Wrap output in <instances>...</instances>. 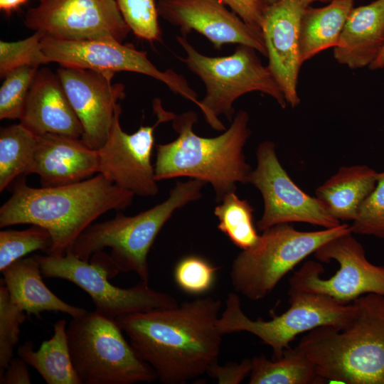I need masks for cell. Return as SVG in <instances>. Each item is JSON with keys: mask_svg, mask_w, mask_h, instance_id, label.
Masks as SVG:
<instances>
[{"mask_svg": "<svg viewBox=\"0 0 384 384\" xmlns=\"http://www.w3.org/2000/svg\"><path fill=\"white\" fill-rule=\"evenodd\" d=\"M220 299L211 297L115 319L137 356L164 384H183L218 363Z\"/></svg>", "mask_w": 384, "mask_h": 384, "instance_id": "cell-1", "label": "cell"}, {"mask_svg": "<svg viewBox=\"0 0 384 384\" xmlns=\"http://www.w3.org/2000/svg\"><path fill=\"white\" fill-rule=\"evenodd\" d=\"M134 194L118 187L102 174L55 187L33 188L18 178L11 196L0 208V227L37 225L51 234L47 255L61 256L72 250L80 235L110 210L129 207Z\"/></svg>", "mask_w": 384, "mask_h": 384, "instance_id": "cell-2", "label": "cell"}, {"mask_svg": "<svg viewBox=\"0 0 384 384\" xmlns=\"http://www.w3.org/2000/svg\"><path fill=\"white\" fill-rule=\"evenodd\" d=\"M197 120L193 111L175 115L172 126L178 137L169 143L156 145L155 179L190 177L209 183L216 201L220 202L227 193L235 191L236 183L250 181L252 170L243 154L250 136L249 115L240 110L230 127L213 138L201 137L193 132Z\"/></svg>", "mask_w": 384, "mask_h": 384, "instance_id": "cell-3", "label": "cell"}, {"mask_svg": "<svg viewBox=\"0 0 384 384\" xmlns=\"http://www.w3.org/2000/svg\"><path fill=\"white\" fill-rule=\"evenodd\" d=\"M353 303L355 312L344 327H316L297 346L326 380L384 384V295L365 294Z\"/></svg>", "mask_w": 384, "mask_h": 384, "instance_id": "cell-4", "label": "cell"}, {"mask_svg": "<svg viewBox=\"0 0 384 384\" xmlns=\"http://www.w3.org/2000/svg\"><path fill=\"white\" fill-rule=\"evenodd\" d=\"M206 184L196 178L177 182L164 201L146 210L133 216L118 213L112 219L92 223L71 250L78 258L89 261L94 253L110 247V260L119 272H134L148 283L147 255L158 234L175 210L201 198Z\"/></svg>", "mask_w": 384, "mask_h": 384, "instance_id": "cell-5", "label": "cell"}, {"mask_svg": "<svg viewBox=\"0 0 384 384\" xmlns=\"http://www.w3.org/2000/svg\"><path fill=\"white\" fill-rule=\"evenodd\" d=\"M176 41L186 54L185 58L178 57L179 60L198 76L206 86V95L200 100L198 107L206 122L215 130L225 129L218 117L225 116L232 122L234 102L250 92H262L274 99L281 107H287L279 85L253 48L238 45L230 55L209 57L199 53L186 36H176Z\"/></svg>", "mask_w": 384, "mask_h": 384, "instance_id": "cell-6", "label": "cell"}, {"mask_svg": "<svg viewBox=\"0 0 384 384\" xmlns=\"http://www.w3.org/2000/svg\"><path fill=\"white\" fill-rule=\"evenodd\" d=\"M70 354L81 384H133L157 380L124 338L115 319L95 311L74 317L67 328Z\"/></svg>", "mask_w": 384, "mask_h": 384, "instance_id": "cell-7", "label": "cell"}, {"mask_svg": "<svg viewBox=\"0 0 384 384\" xmlns=\"http://www.w3.org/2000/svg\"><path fill=\"white\" fill-rule=\"evenodd\" d=\"M349 232L351 227L346 223L317 231H299L289 223L274 225L234 259L230 272L232 285L249 299H264L304 258L329 240Z\"/></svg>", "mask_w": 384, "mask_h": 384, "instance_id": "cell-8", "label": "cell"}, {"mask_svg": "<svg viewBox=\"0 0 384 384\" xmlns=\"http://www.w3.org/2000/svg\"><path fill=\"white\" fill-rule=\"evenodd\" d=\"M43 278L68 280L80 287L91 297L95 311L111 319L137 312L178 305L173 296L154 290L140 281L130 288H119L109 282L119 270L109 255L102 250L94 253L90 262L78 258L69 250L61 256L35 255Z\"/></svg>", "mask_w": 384, "mask_h": 384, "instance_id": "cell-9", "label": "cell"}, {"mask_svg": "<svg viewBox=\"0 0 384 384\" xmlns=\"http://www.w3.org/2000/svg\"><path fill=\"white\" fill-rule=\"evenodd\" d=\"M288 294L290 307L285 312L269 321H254L242 311L239 297L229 293L218 320L219 331L223 335L249 332L270 346L277 359L299 334L322 326L343 328L355 312L353 302L342 304L324 295L289 289Z\"/></svg>", "mask_w": 384, "mask_h": 384, "instance_id": "cell-10", "label": "cell"}, {"mask_svg": "<svg viewBox=\"0 0 384 384\" xmlns=\"http://www.w3.org/2000/svg\"><path fill=\"white\" fill-rule=\"evenodd\" d=\"M352 233L329 240L314 253L319 262L339 264L333 276L321 278L323 266L309 260L291 277L289 289L324 295L342 304H350L365 294L384 295V266L367 260L363 247Z\"/></svg>", "mask_w": 384, "mask_h": 384, "instance_id": "cell-11", "label": "cell"}, {"mask_svg": "<svg viewBox=\"0 0 384 384\" xmlns=\"http://www.w3.org/2000/svg\"><path fill=\"white\" fill-rule=\"evenodd\" d=\"M43 50L50 62L60 66L91 69L99 72H134L164 83L173 92L193 102L200 100L186 80L172 70L161 71L146 53L114 39L62 40L44 36Z\"/></svg>", "mask_w": 384, "mask_h": 384, "instance_id": "cell-12", "label": "cell"}, {"mask_svg": "<svg viewBox=\"0 0 384 384\" xmlns=\"http://www.w3.org/2000/svg\"><path fill=\"white\" fill-rule=\"evenodd\" d=\"M257 167L250 183L261 193L264 211L257 223L260 231L292 222L306 223L332 228L341 222L332 216L322 203L299 188L281 165L274 144L264 141L256 151Z\"/></svg>", "mask_w": 384, "mask_h": 384, "instance_id": "cell-13", "label": "cell"}, {"mask_svg": "<svg viewBox=\"0 0 384 384\" xmlns=\"http://www.w3.org/2000/svg\"><path fill=\"white\" fill-rule=\"evenodd\" d=\"M153 108L158 117L156 123L141 126L134 133L127 134L120 125L122 108L118 103L107 141L97 150L98 173L118 187L142 197L154 196L159 192L154 166L151 162L154 129L176 115L166 111L159 99L154 100Z\"/></svg>", "mask_w": 384, "mask_h": 384, "instance_id": "cell-14", "label": "cell"}, {"mask_svg": "<svg viewBox=\"0 0 384 384\" xmlns=\"http://www.w3.org/2000/svg\"><path fill=\"white\" fill-rule=\"evenodd\" d=\"M26 12L24 24L62 40L110 38L122 42L130 29L116 0H38Z\"/></svg>", "mask_w": 384, "mask_h": 384, "instance_id": "cell-15", "label": "cell"}, {"mask_svg": "<svg viewBox=\"0 0 384 384\" xmlns=\"http://www.w3.org/2000/svg\"><path fill=\"white\" fill-rule=\"evenodd\" d=\"M57 75L82 124V141L100 149L108 137L117 102L125 96L124 85L112 84L111 72L60 66Z\"/></svg>", "mask_w": 384, "mask_h": 384, "instance_id": "cell-16", "label": "cell"}, {"mask_svg": "<svg viewBox=\"0 0 384 384\" xmlns=\"http://www.w3.org/2000/svg\"><path fill=\"white\" fill-rule=\"evenodd\" d=\"M157 10L183 36L195 31L216 49L228 43L245 45L267 57L262 31L248 26L219 0H159Z\"/></svg>", "mask_w": 384, "mask_h": 384, "instance_id": "cell-17", "label": "cell"}, {"mask_svg": "<svg viewBox=\"0 0 384 384\" xmlns=\"http://www.w3.org/2000/svg\"><path fill=\"white\" fill-rule=\"evenodd\" d=\"M306 7L302 0H278L267 6L262 26L267 66L292 107L300 102L297 82L302 63L299 36Z\"/></svg>", "mask_w": 384, "mask_h": 384, "instance_id": "cell-18", "label": "cell"}, {"mask_svg": "<svg viewBox=\"0 0 384 384\" xmlns=\"http://www.w3.org/2000/svg\"><path fill=\"white\" fill-rule=\"evenodd\" d=\"M97 150L81 139L62 134L37 135L36 147L26 176L40 177L41 187H55L77 183L98 174Z\"/></svg>", "mask_w": 384, "mask_h": 384, "instance_id": "cell-19", "label": "cell"}, {"mask_svg": "<svg viewBox=\"0 0 384 384\" xmlns=\"http://www.w3.org/2000/svg\"><path fill=\"white\" fill-rule=\"evenodd\" d=\"M19 120L36 135L52 133L81 138L83 134L57 73L48 68L38 70Z\"/></svg>", "mask_w": 384, "mask_h": 384, "instance_id": "cell-20", "label": "cell"}, {"mask_svg": "<svg viewBox=\"0 0 384 384\" xmlns=\"http://www.w3.org/2000/svg\"><path fill=\"white\" fill-rule=\"evenodd\" d=\"M384 45V0L353 8L334 48V56L351 69L369 66Z\"/></svg>", "mask_w": 384, "mask_h": 384, "instance_id": "cell-21", "label": "cell"}, {"mask_svg": "<svg viewBox=\"0 0 384 384\" xmlns=\"http://www.w3.org/2000/svg\"><path fill=\"white\" fill-rule=\"evenodd\" d=\"M1 272L11 300L28 315L39 316L41 312L48 311L74 318L87 312L65 302L46 287L35 255L15 261Z\"/></svg>", "mask_w": 384, "mask_h": 384, "instance_id": "cell-22", "label": "cell"}, {"mask_svg": "<svg viewBox=\"0 0 384 384\" xmlns=\"http://www.w3.org/2000/svg\"><path fill=\"white\" fill-rule=\"evenodd\" d=\"M377 174L365 165L341 167L316 189V197L338 220L354 221L359 206L376 186Z\"/></svg>", "mask_w": 384, "mask_h": 384, "instance_id": "cell-23", "label": "cell"}, {"mask_svg": "<svg viewBox=\"0 0 384 384\" xmlns=\"http://www.w3.org/2000/svg\"><path fill=\"white\" fill-rule=\"evenodd\" d=\"M353 8V0H331L319 8L306 6L299 26L301 62L320 52L336 46L347 18Z\"/></svg>", "mask_w": 384, "mask_h": 384, "instance_id": "cell-24", "label": "cell"}, {"mask_svg": "<svg viewBox=\"0 0 384 384\" xmlns=\"http://www.w3.org/2000/svg\"><path fill=\"white\" fill-rule=\"evenodd\" d=\"M18 356L31 366L48 384H81L73 368L68 345L66 321H58L53 336L37 351L31 341L18 348Z\"/></svg>", "mask_w": 384, "mask_h": 384, "instance_id": "cell-25", "label": "cell"}, {"mask_svg": "<svg viewBox=\"0 0 384 384\" xmlns=\"http://www.w3.org/2000/svg\"><path fill=\"white\" fill-rule=\"evenodd\" d=\"M251 360L250 384H321L326 381L298 346L286 348L281 357L273 361L263 354Z\"/></svg>", "mask_w": 384, "mask_h": 384, "instance_id": "cell-26", "label": "cell"}, {"mask_svg": "<svg viewBox=\"0 0 384 384\" xmlns=\"http://www.w3.org/2000/svg\"><path fill=\"white\" fill-rule=\"evenodd\" d=\"M37 144V135L21 123L0 130V192L26 176Z\"/></svg>", "mask_w": 384, "mask_h": 384, "instance_id": "cell-27", "label": "cell"}, {"mask_svg": "<svg viewBox=\"0 0 384 384\" xmlns=\"http://www.w3.org/2000/svg\"><path fill=\"white\" fill-rule=\"evenodd\" d=\"M253 211L250 203L235 192L227 193L214 209L218 230L242 250L252 247L260 238L253 223Z\"/></svg>", "mask_w": 384, "mask_h": 384, "instance_id": "cell-28", "label": "cell"}, {"mask_svg": "<svg viewBox=\"0 0 384 384\" xmlns=\"http://www.w3.org/2000/svg\"><path fill=\"white\" fill-rule=\"evenodd\" d=\"M52 245L50 232L37 225L23 230H1L0 271L32 252L41 250L47 254Z\"/></svg>", "mask_w": 384, "mask_h": 384, "instance_id": "cell-29", "label": "cell"}, {"mask_svg": "<svg viewBox=\"0 0 384 384\" xmlns=\"http://www.w3.org/2000/svg\"><path fill=\"white\" fill-rule=\"evenodd\" d=\"M38 70V66L26 65L9 73L0 87V119H20L26 98Z\"/></svg>", "mask_w": 384, "mask_h": 384, "instance_id": "cell-30", "label": "cell"}, {"mask_svg": "<svg viewBox=\"0 0 384 384\" xmlns=\"http://www.w3.org/2000/svg\"><path fill=\"white\" fill-rule=\"evenodd\" d=\"M45 34L41 31L27 38L18 41H0V76L4 77L11 71L20 67L50 63L43 52L41 41Z\"/></svg>", "mask_w": 384, "mask_h": 384, "instance_id": "cell-31", "label": "cell"}, {"mask_svg": "<svg viewBox=\"0 0 384 384\" xmlns=\"http://www.w3.org/2000/svg\"><path fill=\"white\" fill-rule=\"evenodd\" d=\"M26 319L24 311L11 299L1 280L0 285V376L14 358V350L19 340L20 326Z\"/></svg>", "mask_w": 384, "mask_h": 384, "instance_id": "cell-32", "label": "cell"}, {"mask_svg": "<svg viewBox=\"0 0 384 384\" xmlns=\"http://www.w3.org/2000/svg\"><path fill=\"white\" fill-rule=\"evenodd\" d=\"M122 16L130 31L149 42L161 41L157 4L154 0H116Z\"/></svg>", "mask_w": 384, "mask_h": 384, "instance_id": "cell-33", "label": "cell"}, {"mask_svg": "<svg viewBox=\"0 0 384 384\" xmlns=\"http://www.w3.org/2000/svg\"><path fill=\"white\" fill-rule=\"evenodd\" d=\"M217 270L204 258L188 255L176 264L174 276L181 289L188 294H201L212 287Z\"/></svg>", "mask_w": 384, "mask_h": 384, "instance_id": "cell-34", "label": "cell"}, {"mask_svg": "<svg viewBox=\"0 0 384 384\" xmlns=\"http://www.w3.org/2000/svg\"><path fill=\"white\" fill-rule=\"evenodd\" d=\"M384 218V171L377 174L374 190L363 201L354 223H368Z\"/></svg>", "mask_w": 384, "mask_h": 384, "instance_id": "cell-35", "label": "cell"}, {"mask_svg": "<svg viewBox=\"0 0 384 384\" xmlns=\"http://www.w3.org/2000/svg\"><path fill=\"white\" fill-rule=\"evenodd\" d=\"M228 6L250 27L262 31L265 10L268 4L264 0H219Z\"/></svg>", "mask_w": 384, "mask_h": 384, "instance_id": "cell-36", "label": "cell"}, {"mask_svg": "<svg viewBox=\"0 0 384 384\" xmlns=\"http://www.w3.org/2000/svg\"><path fill=\"white\" fill-rule=\"evenodd\" d=\"M252 360L244 358L240 363L229 362L224 366H212L207 374L218 380L220 384H238L251 372Z\"/></svg>", "mask_w": 384, "mask_h": 384, "instance_id": "cell-37", "label": "cell"}, {"mask_svg": "<svg viewBox=\"0 0 384 384\" xmlns=\"http://www.w3.org/2000/svg\"><path fill=\"white\" fill-rule=\"evenodd\" d=\"M31 378L28 364L19 356L13 358L4 373L0 376V384H29Z\"/></svg>", "mask_w": 384, "mask_h": 384, "instance_id": "cell-38", "label": "cell"}, {"mask_svg": "<svg viewBox=\"0 0 384 384\" xmlns=\"http://www.w3.org/2000/svg\"><path fill=\"white\" fill-rule=\"evenodd\" d=\"M352 233L371 235L384 240V218L368 223H354L351 225Z\"/></svg>", "mask_w": 384, "mask_h": 384, "instance_id": "cell-39", "label": "cell"}, {"mask_svg": "<svg viewBox=\"0 0 384 384\" xmlns=\"http://www.w3.org/2000/svg\"><path fill=\"white\" fill-rule=\"evenodd\" d=\"M29 0H0V10L6 16H10Z\"/></svg>", "mask_w": 384, "mask_h": 384, "instance_id": "cell-40", "label": "cell"}, {"mask_svg": "<svg viewBox=\"0 0 384 384\" xmlns=\"http://www.w3.org/2000/svg\"><path fill=\"white\" fill-rule=\"evenodd\" d=\"M370 70H377L384 68V45L377 58L368 66Z\"/></svg>", "mask_w": 384, "mask_h": 384, "instance_id": "cell-41", "label": "cell"}, {"mask_svg": "<svg viewBox=\"0 0 384 384\" xmlns=\"http://www.w3.org/2000/svg\"><path fill=\"white\" fill-rule=\"evenodd\" d=\"M328 0H302L303 3L306 6H309L311 4L315 2V1H321V2H325Z\"/></svg>", "mask_w": 384, "mask_h": 384, "instance_id": "cell-42", "label": "cell"}, {"mask_svg": "<svg viewBox=\"0 0 384 384\" xmlns=\"http://www.w3.org/2000/svg\"><path fill=\"white\" fill-rule=\"evenodd\" d=\"M268 5L272 4L277 2L278 0H264Z\"/></svg>", "mask_w": 384, "mask_h": 384, "instance_id": "cell-43", "label": "cell"}]
</instances>
